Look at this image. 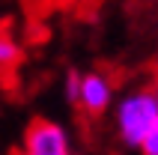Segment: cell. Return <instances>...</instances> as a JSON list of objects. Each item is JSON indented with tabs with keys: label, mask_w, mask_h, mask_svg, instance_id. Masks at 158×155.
<instances>
[{
	"label": "cell",
	"mask_w": 158,
	"mask_h": 155,
	"mask_svg": "<svg viewBox=\"0 0 158 155\" xmlns=\"http://www.w3.org/2000/svg\"><path fill=\"white\" fill-rule=\"evenodd\" d=\"M116 131H119V140L125 146L137 149L140 140L146 137V131L152 128V122L158 119V95L152 86H140V90H131L125 93L116 104Z\"/></svg>",
	"instance_id": "obj_1"
},
{
	"label": "cell",
	"mask_w": 158,
	"mask_h": 155,
	"mask_svg": "<svg viewBox=\"0 0 158 155\" xmlns=\"http://www.w3.org/2000/svg\"><path fill=\"white\" fill-rule=\"evenodd\" d=\"M9 155H21V152H9Z\"/></svg>",
	"instance_id": "obj_8"
},
{
	"label": "cell",
	"mask_w": 158,
	"mask_h": 155,
	"mask_svg": "<svg viewBox=\"0 0 158 155\" xmlns=\"http://www.w3.org/2000/svg\"><path fill=\"white\" fill-rule=\"evenodd\" d=\"M18 152L21 155H72V137L60 122L36 116L27 125Z\"/></svg>",
	"instance_id": "obj_2"
},
{
	"label": "cell",
	"mask_w": 158,
	"mask_h": 155,
	"mask_svg": "<svg viewBox=\"0 0 158 155\" xmlns=\"http://www.w3.org/2000/svg\"><path fill=\"white\" fill-rule=\"evenodd\" d=\"M152 90H155V95H158V69H155V84H152Z\"/></svg>",
	"instance_id": "obj_7"
},
{
	"label": "cell",
	"mask_w": 158,
	"mask_h": 155,
	"mask_svg": "<svg viewBox=\"0 0 158 155\" xmlns=\"http://www.w3.org/2000/svg\"><path fill=\"white\" fill-rule=\"evenodd\" d=\"M21 60V45L9 30V24H0V69H12Z\"/></svg>",
	"instance_id": "obj_4"
},
{
	"label": "cell",
	"mask_w": 158,
	"mask_h": 155,
	"mask_svg": "<svg viewBox=\"0 0 158 155\" xmlns=\"http://www.w3.org/2000/svg\"><path fill=\"white\" fill-rule=\"evenodd\" d=\"M140 155H158V119L152 122V128L146 131V137L140 140Z\"/></svg>",
	"instance_id": "obj_6"
},
{
	"label": "cell",
	"mask_w": 158,
	"mask_h": 155,
	"mask_svg": "<svg viewBox=\"0 0 158 155\" xmlns=\"http://www.w3.org/2000/svg\"><path fill=\"white\" fill-rule=\"evenodd\" d=\"M110 102H114V84L107 75H102V72L81 75V98H78L81 111H87L89 116H98L110 107Z\"/></svg>",
	"instance_id": "obj_3"
},
{
	"label": "cell",
	"mask_w": 158,
	"mask_h": 155,
	"mask_svg": "<svg viewBox=\"0 0 158 155\" xmlns=\"http://www.w3.org/2000/svg\"><path fill=\"white\" fill-rule=\"evenodd\" d=\"M63 93H66V102L78 107V98H81V72L72 69L66 75V84H63Z\"/></svg>",
	"instance_id": "obj_5"
}]
</instances>
